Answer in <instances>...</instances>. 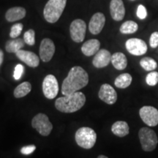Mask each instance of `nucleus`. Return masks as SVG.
Instances as JSON below:
<instances>
[{"mask_svg":"<svg viewBox=\"0 0 158 158\" xmlns=\"http://www.w3.org/2000/svg\"><path fill=\"white\" fill-rule=\"evenodd\" d=\"M132 1H133V0H132Z\"/></svg>","mask_w":158,"mask_h":158,"instance_id":"35","label":"nucleus"},{"mask_svg":"<svg viewBox=\"0 0 158 158\" xmlns=\"http://www.w3.org/2000/svg\"><path fill=\"white\" fill-rule=\"evenodd\" d=\"M136 15L139 19H145L147 16V10L145 7V6L143 5H138L137 11H136Z\"/></svg>","mask_w":158,"mask_h":158,"instance_id":"29","label":"nucleus"},{"mask_svg":"<svg viewBox=\"0 0 158 158\" xmlns=\"http://www.w3.org/2000/svg\"><path fill=\"white\" fill-rule=\"evenodd\" d=\"M138 137L143 151L152 152L155 149L158 138L154 130L148 127H142L138 132Z\"/></svg>","mask_w":158,"mask_h":158,"instance_id":"5","label":"nucleus"},{"mask_svg":"<svg viewBox=\"0 0 158 158\" xmlns=\"http://www.w3.org/2000/svg\"><path fill=\"white\" fill-rule=\"evenodd\" d=\"M66 4L67 0H48L43 10L45 19L48 23H56L62 15Z\"/></svg>","mask_w":158,"mask_h":158,"instance_id":"3","label":"nucleus"},{"mask_svg":"<svg viewBox=\"0 0 158 158\" xmlns=\"http://www.w3.org/2000/svg\"><path fill=\"white\" fill-rule=\"evenodd\" d=\"M88 83L89 76L86 70L81 67H73L69 71L68 76L62 83V93L64 95L75 93L85 87Z\"/></svg>","mask_w":158,"mask_h":158,"instance_id":"1","label":"nucleus"},{"mask_svg":"<svg viewBox=\"0 0 158 158\" xmlns=\"http://www.w3.org/2000/svg\"><path fill=\"white\" fill-rule=\"evenodd\" d=\"M31 85L29 82H23L14 89V96L16 98H21L27 95L31 92Z\"/></svg>","mask_w":158,"mask_h":158,"instance_id":"23","label":"nucleus"},{"mask_svg":"<svg viewBox=\"0 0 158 158\" xmlns=\"http://www.w3.org/2000/svg\"><path fill=\"white\" fill-rule=\"evenodd\" d=\"M146 81L149 86H155L158 83V73L156 71L149 73L146 77Z\"/></svg>","mask_w":158,"mask_h":158,"instance_id":"28","label":"nucleus"},{"mask_svg":"<svg viewBox=\"0 0 158 158\" xmlns=\"http://www.w3.org/2000/svg\"><path fill=\"white\" fill-rule=\"evenodd\" d=\"M86 31V23L81 19H76L71 23L70 27V36L76 43H81L85 38Z\"/></svg>","mask_w":158,"mask_h":158,"instance_id":"8","label":"nucleus"},{"mask_svg":"<svg viewBox=\"0 0 158 158\" xmlns=\"http://www.w3.org/2000/svg\"><path fill=\"white\" fill-rule=\"evenodd\" d=\"M126 49L130 54L134 56H142L148 50L147 43L139 38H130L125 43Z\"/></svg>","mask_w":158,"mask_h":158,"instance_id":"9","label":"nucleus"},{"mask_svg":"<svg viewBox=\"0 0 158 158\" xmlns=\"http://www.w3.org/2000/svg\"><path fill=\"white\" fill-rule=\"evenodd\" d=\"M106 23V17L103 13H97L91 18L89 29L93 35H98L101 32Z\"/></svg>","mask_w":158,"mask_h":158,"instance_id":"13","label":"nucleus"},{"mask_svg":"<svg viewBox=\"0 0 158 158\" xmlns=\"http://www.w3.org/2000/svg\"><path fill=\"white\" fill-rule=\"evenodd\" d=\"M23 30V24L21 23H15L11 27L10 33V37L11 38H17L18 37L21 35V31Z\"/></svg>","mask_w":158,"mask_h":158,"instance_id":"27","label":"nucleus"},{"mask_svg":"<svg viewBox=\"0 0 158 158\" xmlns=\"http://www.w3.org/2000/svg\"><path fill=\"white\" fill-rule=\"evenodd\" d=\"M16 56L20 60L25 63L31 68H37L40 64L39 57L35 53L29 51H24L21 49L15 53Z\"/></svg>","mask_w":158,"mask_h":158,"instance_id":"15","label":"nucleus"},{"mask_svg":"<svg viewBox=\"0 0 158 158\" xmlns=\"http://www.w3.org/2000/svg\"><path fill=\"white\" fill-rule=\"evenodd\" d=\"M99 98L108 105H113L117 100V93L111 86L104 84L101 86L98 93Z\"/></svg>","mask_w":158,"mask_h":158,"instance_id":"12","label":"nucleus"},{"mask_svg":"<svg viewBox=\"0 0 158 158\" xmlns=\"http://www.w3.org/2000/svg\"><path fill=\"white\" fill-rule=\"evenodd\" d=\"M23 40L29 45H34L35 43V32L33 29H29L23 35Z\"/></svg>","mask_w":158,"mask_h":158,"instance_id":"26","label":"nucleus"},{"mask_svg":"<svg viewBox=\"0 0 158 158\" xmlns=\"http://www.w3.org/2000/svg\"><path fill=\"white\" fill-rule=\"evenodd\" d=\"M111 60V54L106 49H100L94 56L92 64L97 68H103L107 67Z\"/></svg>","mask_w":158,"mask_h":158,"instance_id":"16","label":"nucleus"},{"mask_svg":"<svg viewBox=\"0 0 158 158\" xmlns=\"http://www.w3.org/2000/svg\"><path fill=\"white\" fill-rule=\"evenodd\" d=\"M75 139L79 147L89 149H92L96 143L97 134L92 128L83 127L76 131Z\"/></svg>","mask_w":158,"mask_h":158,"instance_id":"4","label":"nucleus"},{"mask_svg":"<svg viewBox=\"0 0 158 158\" xmlns=\"http://www.w3.org/2000/svg\"><path fill=\"white\" fill-rule=\"evenodd\" d=\"M43 92L48 99H54L59 92V84L56 78L53 75H48L45 77L43 82Z\"/></svg>","mask_w":158,"mask_h":158,"instance_id":"7","label":"nucleus"},{"mask_svg":"<svg viewBox=\"0 0 158 158\" xmlns=\"http://www.w3.org/2000/svg\"><path fill=\"white\" fill-rule=\"evenodd\" d=\"M25 42L22 39L15 38L7 41L5 45V49L8 53H16L24 47Z\"/></svg>","mask_w":158,"mask_h":158,"instance_id":"21","label":"nucleus"},{"mask_svg":"<svg viewBox=\"0 0 158 158\" xmlns=\"http://www.w3.org/2000/svg\"><path fill=\"white\" fill-rule=\"evenodd\" d=\"M35 149H36V147H35V145L26 146V147H23L21 148V154H23V155H29L32 152H34Z\"/></svg>","mask_w":158,"mask_h":158,"instance_id":"32","label":"nucleus"},{"mask_svg":"<svg viewBox=\"0 0 158 158\" xmlns=\"http://www.w3.org/2000/svg\"><path fill=\"white\" fill-rule=\"evenodd\" d=\"M86 102V96L81 92L59 98L55 102V107L62 113H74L80 110Z\"/></svg>","mask_w":158,"mask_h":158,"instance_id":"2","label":"nucleus"},{"mask_svg":"<svg viewBox=\"0 0 158 158\" xmlns=\"http://www.w3.org/2000/svg\"><path fill=\"white\" fill-rule=\"evenodd\" d=\"M132 80H133V78L131 75L129 73H123L118 76L115 79L114 84L117 88L125 89L131 84Z\"/></svg>","mask_w":158,"mask_h":158,"instance_id":"22","label":"nucleus"},{"mask_svg":"<svg viewBox=\"0 0 158 158\" xmlns=\"http://www.w3.org/2000/svg\"><path fill=\"white\" fill-rule=\"evenodd\" d=\"M140 65L146 71H153L157 67V63L151 57H144L140 61Z\"/></svg>","mask_w":158,"mask_h":158,"instance_id":"25","label":"nucleus"},{"mask_svg":"<svg viewBox=\"0 0 158 158\" xmlns=\"http://www.w3.org/2000/svg\"><path fill=\"white\" fill-rule=\"evenodd\" d=\"M4 60V54H3V51L0 49V66L1 64H2Z\"/></svg>","mask_w":158,"mask_h":158,"instance_id":"33","label":"nucleus"},{"mask_svg":"<svg viewBox=\"0 0 158 158\" xmlns=\"http://www.w3.org/2000/svg\"><path fill=\"white\" fill-rule=\"evenodd\" d=\"M149 45L152 48L158 46V31H155L151 35L149 38Z\"/></svg>","mask_w":158,"mask_h":158,"instance_id":"31","label":"nucleus"},{"mask_svg":"<svg viewBox=\"0 0 158 158\" xmlns=\"http://www.w3.org/2000/svg\"><path fill=\"white\" fill-rule=\"evenodd\" d=\"M138 29V25L137 23L133 21H127L124 22L120 27V32L124 35L133 34Z\"/></svg>","mask_w":158,"mask_h":158,"instance_id":"24","label":"nucleus"},{"mask_svg":"<svg viewBox=\"0 0 158 158\" xmlns=\"http://www.w3.org/2000/svg\"><path fill=\"white\" fill-rule=\"evenodd\" d=\"M111 131L118 137H124L129 134L130 127L126 122L118 121L112 125Z\"/></svg>","mask_w":158,"mask_h":158,"instance_id":"20","label":"nucleus"},{"mask_svg":"<svg viewBox=\"0 0 158 158\" xmlns=\"http://www.w3.org/2000/svg\"><path fill=\"white\" fill-rule=\"evenodd\" d=\"M23 72H24V68H23V65L21 64H18L15 66L14 73H13V77H14L15 80L19 81L21 78V76H23Z\"/></svg>","mask_w":158,"mask_h":158,"instance_id":"30","label":"nucleus"},{"mask_svg":"<svg viewBox=\"0 0 158 158\" xmlns=\"http://www.w3.org/2000/svg\"><path fill=\"white\" fill-rule=\"evenodd\" d=\"M142 121L149 127L158 124V110L153 106H143L139 110Z\"/></svg>","mask_w":158,"mask_h":158,"instance_id":"10","label":"nucleus"},{"mask_svg":"<svg viewBox=\"0 0 158 158\" xmlns=\"http://www.w3.org/2000/svg\"><path fill=\"white\" fill-rule=\"evenodd\" d=\"M31 126L43 136H48L53 129V125L49 118L44 114H37L31 120Z\"/></svg>","mask_w":158,"mask_h":158,"instance_id":"6","label":"nucleus"},{"mask_svg":"<svg viewBox=\"0 0 158 158\" xmlns=\"http://www.w3.org/2000/svg\"><path fill=\"white\" fill-rule=\"evenodd\" d=\"M110 13L114 21H122L125 15V7L123 1L111 0L110 3Z\"/></svg>","mask_w":158,"mask_h":158,"instance_id":"14","label":"nucleus"},{"mask_svg":"<svg viewBox=\"0 0 158 158\" xmlns=\"http://www.w3.org/2000/svg\"><path fill=\"white\" fill-rule=\"evenodd\" d=\"M100 43L98 40L92 39L86 41L81 46V51L85 56H91L96 54L100 50Z\"/></svg>","mask_w":158,"mask_h":158,"instance_id":"17","label":"nucleus"},{"mask_svg":"<svg viewBox=\"0 0 158 158\" xmlns=\"http://www.w3.org/2000/svg\"><path fill=\"white\" fill-rule=\"evenodd\" d=\"M26 15V10L21 7H15L10 8L5 14V18L9 22L19 21L23 19Z\"/></svg>","mask_w":158,"mask_h":158,"instance_id":"18","label":"nucleus"},{"mask_svg":"<svg viewBox=\"0 0 158 158\" xmlns=\"http://www.w3.org/2000/svg\"><path fill=\"white\" fill-rule=\"evenodd\" d=\"M98 158H108V157H106V156H105V155H100Z\"/></svg>","mask_w":158,"mask_h":158,"instance_id":"34","label":"nucleus"},{"mask_svg":"<svg viewBox=\"0 0 158 158\" xmlns=\"http://www.w3.org/2000/svg\"><path fill=\"white\" fill-rule=\"evenodd\" d=\"M111 62L113 66L116 70H122L127 68V59L123 53L116 52L111 55Z\"/></svg>","mask_w":158,"mask_h":158,"instance_id":"19","label":"nucleus"},{"mask_svg":"<svg viewBox=\"0 0 158 158\" xmlns=\"http://www.w3.org/2000/svg\"><path fill=\"white\" fill-rule=\"evenodd\" d=\"M55 53V45L49 38H45L42 40L40 46V56L44 62H48L52 59Z\"/></svg>","mask_w":158,"mask_h":158,"instance_id":"11","label":"nucleus"}]
</instances>
